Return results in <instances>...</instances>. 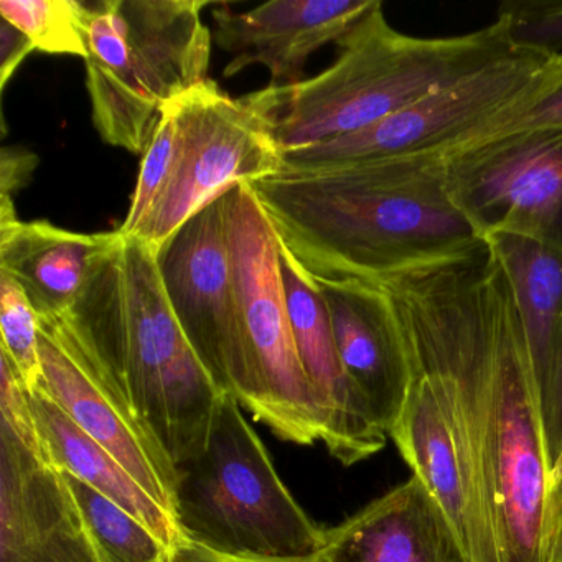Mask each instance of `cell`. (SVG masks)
Instances as JSON below:
<instances>
[{
  "mask_svg": "<svg viewBox=\"0 0 562 562\" xmlns=\"http://www.w3.org/2000/svg\"><path fill=\"white\" fill-rule=\"evenodd\" d=\"M407 358L442 393L505 562H551L541 396L512 285L488 243L391 276Z\"/></svg>",
  "mask_w": 562,
  "mask_h": 562,
  "instance_id": "1",
  "label": "cell"
},
{
  "mask_svg": "<svg viewBox=\"0 0 562 562\" xmlns=\"http://www.w3.org/2000/svg\"><path fill=\"white\" fill-rule=\"evenodd\" d=\"M249 186L314 278L380 282L483 243L447 192L440 156L279 170Z\"/></svg>",
  "mask_w": 562,
  "mask_h": 562,
  "instance_id": "2",
  "label": "cell"
},
{
  "mask_svg": "<svg viewBox=\"0 0 562 562\" xmlns=\"http://www.w3.org/2000/svg\"><path fill=\"white\" fill-rule=\"evenodd\" d=\"M61 318L176 467L203 452L225 393L180 328L147 243L121 236Z\"/></svg>",
  "mask_w": 562,
  "mask_h": 562,
  "instance_id": "3",
  "label": "cell"
},
{
  "mask_svg": "<svg viewBox=\"0 0 562 562\" xmlns=\"http://www.w3.org/2000/svg\"><path fill=\"white\" fill-rule=\"evenodd\" d=\"M337 45L317 77L243 97L282 154L367 130L515 52L499 21L459 37L400 34L380 0Z\"/></svg>",
  "mask_w": 562,
  "mask_h": 562,
  "instance_id": "4",
  "label": "cell"
},
{
  "mask_svg": "<svg viewBox=\"0 0 562 562\" xmlns=\"http://www.w3.org/2000/svg\"><path fill=\"white\" fill-rule=\"evenodd\" d=\"M205 0L88 2L87 90L101 139L143 154L170 101L209 80Z\"/></svg>",
  "mask_w": 562,
  "mask_h": 562,
  "instance_id": "5",
  "label": "cell"
},
{
  "mask_svg": "<svg viewBox=\"0 0 562 562\" xmlns=\"http://www.w3.org/2000/svg\"><path fill=\"white\" fill-rule=\"evenodd\" d=\"M233 394L220 397L205 449L177 467V518L190 541L241 558L299 559L325 529L295 502Z\"/></svg>",
  "mask_w": 562,
  "mask_h": 562,
  "instance_id": "6",
  "label": "cell"
},
{
  "mask_svg": "<svg viewBox=\"0 0 562 562\" xmlns=\"http://www.w3.org/2000/svg\"><path fill=\"white\" fill-rule=\"evenodd\" d=\"M226 222L246 358L238 403L282 440L299 446L322 442L324 407L295 348L279 235L248 183L229 190Z\"/></svg>",
  "mask_w": 562,
  "mask_h": 562,
  "instance_id": "7",
  "label": "cell"
},
{
  "mask_svg": "<svg viewBox=\"0 0 562 562\" xmlns=\"http://www.w3.org/2000/svg\"><path fill=\"white\" fill-rule=\"evenodd\" d=\"M561 81V60L515 50L367 130L282 154L281 170L317 172L407 157H446L492 136L548 98Z\"/></svg>",
  "mask_w": 562,
  "mask_h": 562,
  "instance_id": "8",
  "label": "cell"
},
{
  "mask_svg": "<svg viewBox=\"0 0 562 562\" xmlns=\"http://www.w3.org/2000/svg\"><path fill=\"white\" fill-rule=\"evenodd\" d=\"M447 192L485 239L521 236L562 251V126L529 127L443 157Z\"/></svg>",
  "mask_w": 562,
  "mask_h": 562,
  "instance_id": "9",
  "label": "cell"
},
{
  "mask_svg": "<svg viewBox=\"0 0 562 562\" xmlns=\"http://www.w3.org/2000/svg\"><path fill=\"white\" fill-rule=\"evenodd\" d=\"M179 101L182 144L176 169L137 239L156 251L210 203L245 183L278 173L282 153L243 98L206 80Z\"/></svg>",
  "mask_w": 562,
  "mask_h": 562,
  "instance_id": "10",
  "label": "cell"
},
{
  "mask_svg": "<svg viewBox=\"0 0 562 562\" xmlns=\"http://www.w3.org/2000/svg\"><path fill=\"white\" fill-rule=\"evenodd\" d=\"M226 206L228 193L183 223L156 249V262L190 347L216 386L239 401L246 358Z\"/></svg>",
  "mask_w": 562,
  "mask_h": 562,
  "instance_id": "11",
  "label": "cell"
},
{
  "mask_svg": "<svg viewBox=\"0 0 562 562\" xmlns=\"http://www.w3.org/2000/svg\"><path fill=\"white\" fill-rule=\"evenodd\" d=\"M41 386L48 396L177 516L176 463L123 394L85 353L64 318L41 317Z\"/></svg>",
  "mask_w": 562,
  "mask_h": 562,
  "instance_id": "12",
  "label": "cell"
},
{
  "mask_svg": "<svg viewBox=\"0 0 562 562\" xmlns=\"http://www.w3.org/2000/svg\"><path fill=\"white\" fill-rule=\"evenodd\" d=\"M0 562H110L47 450L2 423Z\"/></svg>",
  "mask_w": 562,
  "mask_h": 562,
  "instance_id": "13",
  "label": "cell"
},
{
  "mask_svg": "<svg viewBox=\"0 0 562 562\" xmlns=\"http://www.w3.org/2000/svg\"><path fill=\"white\" fill-rule=\"evenodd\" d=\"M409 367V393L387 436L442 509L467 562H505L498 536L480 503L449 406L429 378Z\"/></svg>",
  "mask_w": 562,
  "mask_h": 562,
  "instance_id": "14",
  "label": "cell"
},
{
  "mask_svg": "<svg viewBox=\"0 0 562 562\" xmlns=\"http://www.w3.org/2000/svg\"><path fill=\"white\" fill-rule=\"evenodd\" d=\"M279 262L299 360L324 407L322 442L344 465L363 462L386 446V430L345 371L321 289L281 238Z\"/></svg>",
  "mask_w": 562,
  "mask_h": 562,
  "instance_id": "15",
  "label": "cell"
},
{
  "mask_svg": "<svg viewBox=\"0 0 562 562\" xmlns=\"http://www.w3.org/2000/svg\"><path fill=\"white\" fill-rule=\"evenodd\" d=\"M376 0H272L248 12H213L216 44L233 55L223 75L241 74L262 65L269 87L304 81L308 58L327 44H337Z\"/></svg>",
  "mask_w": 562,
  "mask_h": 562,
  "instance_id": "16",
  "label": "cell"
},
{
  "mask_svg": "<svg viewBox=\"0 0 562 562\" xmlns=\"http://www.w3.org/2000/svg\"><path fill=\"white\" fill-rule=\"evenodd\" d=\"M314 281L327 304L345 371L390 434L413 376L387 295L380 284L360 279Z\"/></svg>",
  "mask_w": 562,
  "mask_h": 562,
  "instance_id": "17",
  "label": "cell"
},
{
  "mask_svg": "<svg viewBox=\"0 0 562 562\" xmlns=\"http://www.w3.org/2000/svg\"><path fill=\"white\" fill-rule=\"evenodd\" d=\"M315 555L322 562H467L442 509L414 475L325 529Z\"/></svg>",
  "mask_w": 562,
  "mask_h": 562,
  "instance_id": "18",
  "label": "cell"
},
{
  "mask_svg": "<svg viewBox=\"0 0 562 562\" xmlns=\"http://www.w3.org/2000/svg\"><path fill=\"white\" fill-rule=\"evenodd\" d=\"M120 239L117 229L87 235L48 222L11 220L0 223V271L21 285L38 317H61Z\"/></svg>",
  "mask_w": 562,
  "mask_h": 562,
  "instance_id": "19",
  "label": "cell"
},
{
  "mask_svg": "<svg viewBox=\"0 0 562 562\" xmlns=\"http://www.w3.org/2000/svg\"><path fill=\"white\" fill-rule=\"evenodd\" d=\"M31 400L42 442L58 470L77 476L126 509L172 551L187 541L177 516L160 505L116 457L83 432L44 387L32 391Z\"/></svg>",
  "mask_w": 562,
  "mask_h": 562,
  "instance_id": "20",
  "label": "cell"
},
{
  "mask_svg": "<svg viewBox=\"0 0 562 562\" xmlns=\"http://www.w3.org/2000/svg\"><path fill=\"white\" fill-rule=\"evenodd\" d=\"M485 241L512 285L541 396L562 338V251L505 233Z\"/></svg>",
  "mask_w": 562,
  "mask_h": 562,
  "instance_id": "21",
  "label": "cell"
},
{
  "mask_svg": "<svg viewBox=\"0 0 562 562\" xmlns=\"http://www.w3.org/2000/svg\"><path fill=\"white\" fill-rule=\"evenodd\" d=\"M61 473L108 561L172 562V549L139 519L77 476Z\"/></svg>",
  "mask_w": 562,
  "mask_h": 562,
  "instance_id": "22",
  "label": "cell"
},
{
  "mask_svg": "<svg viewBox=\"0 0 562 562\" xmlns=\"http://www.w3.org/2000/svg\"><path fill=\"white\" fill-rule=\"evenodd\" d=\"M0 15L44 54L87 58L88 2L0 0Z\"/></svg>",
  "mask_w": 562,
  "mask_h": 562,
  "instance_id": "23",
  "label": "cell"
},
{
  "mask_svg": "<svg viewBox=\"0 0 562 562\" xmlns=\"http://www.w3.org/2000/svg\"><path fill=\"white\" fill-rule=\"evenodd\" d=\"M180 144H182V123H180L179 101L173 100L164 108L149 147L144 153L126 220L117 229L124 238H136L139 235L140 228L159 202L176 169Z\"/></svg>",
  "mask_w": 562,
  "mask_h": 562,
  "instance_id": "24",
  "label": "cell"
},
{
  "mask_svg": "<svg viewBox=\"0 0 562 562\" xmlns=\"http://www.w3.org/2000/svg\"><path fill=\"white\" fill-rule=\"evenodd\" d=\"M2 357L8 358L29 391L41 386V317L21 285L0 271Z\"/></svg>",
  "mask_w": 562,
  "mask_h": 562,
  "instance_id": "25",
  "label": "cell"
},
{
  "mask_svg": "<svg viewBox=\"0 0 562 562\" xmlns=\"http://www.w3.org/2000/svg\"><path fill=\"white\" fill-rule=\"evenodd\" d=\"M496 21L513 50L562 61V0H509L499 5Z\"/></svg>",
  "mask_w": 562,
  "mask_h": 562,
  "instance_id": "26",
  "label": "cell"
},
{
  "mask_svg": "<svg viewBox=\"0 0 562 562\" xmlns=\"http://www.w3.org/2000/svg\"><path fill=\"white\" fill-rule=\"evenodd\" d=\"M542 429L552 488L562 473V338L548 381L541 390Z\"/></svg>",
  "mask_w": 562,
  "mask_h": 562,
  "instance_id": "27",
  "label": "cell"
},
{
  "mask_svg": "<svg viewBox=\"0 0 562 562\" xmlns=\"http://www.w3.org/2000/svg\"><path fill=\"white\" fill-rule=\"evenodd\" d=\"M37 164V156L29 150L14 149V147L2 149V157H0V189H2L0 215L15 213L12 195L25 187Z\"/></svg>",
  "mask_w": 562,
  "mask_h": 562,
  "instance_id": "28",
  "label": "cell"
},
{
  "mask_svg": "<svg viewBox=\"0 0 562 562\" xmlns=\"http://www.w3.org/2000/svg\"><path fill=\"white\" fill-rule=\"evenodd\" d=\"M37 50L24 32L2 19L0 25V90L4 91L22 61Z\"/></svg>",
  "mask_w": 562,
  "mask_h": 562,
  "instance_id": "29",
  "label": "cell"
},
{
  "mask_svg": "<svg viewBox=\"0 0 562 562\" xmlns=\"http://www.w3.org/2000/svg\"><path fill=\"white\" fill-rule=\"evenodd\" d=\"M542 126H562V81L548 98L539 101L538 104H535V106H532L531 110L526 111V113L513 117L512 121L503 124L499 130H496L495 133L488 137L498 136V134L513 133V131ZM488 137H486V139H488Z\"/></svg>",
  "mask_w": 562,
  "mask_h": 562,
  "instance_id": "30",
  "label": "cell"
},
{
  "mask_svg": "<svg viewBox=\"0 0 562 562\" xmlns=\"http://www.w3.org/2000/svg\"><path fill=\"white\" fill-rule=\"evenodd\" d=\"M172 562H322L317 555L299 559L241 558V555L222 554L203 548L187 538L186 542L173 551Z\"/></svg>",
  "mask_w": 562,
  "mask_h": 562,
  "instance_id": "31",
  "label": "cell"
},
{
  "mask_svg": "<svg viewBox=\"0 0 562 562\" xmlns=\"http://www.w3.org/2000/svg\"><path fill=\"white\" fill-rule=\"evenodd\" d=\"M562 536V473L552 488L551 495V538L552 544ZM551 544V552H552Z\"/></svg>",
  "mask_w": 562,
  "mask_h": 562,
  "instance_id": "32",
  "label": "cell"
},
{
  "mask_svg": "<svg viewBox=\"0 0 562 562\" xmlns=\"http://www.w3.org/2000/svg\"><path fill=\"white\" fill-rule=\"evenodd\" d=\"M551 562H562V536L552 544Z\"/></svg>",
  "mask_w": 562,
  "mask_h": 562,
  "instance_id": "33",
  "label": "cell"
}]
</instances>
